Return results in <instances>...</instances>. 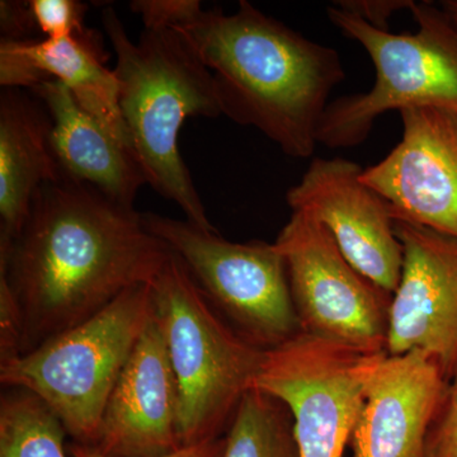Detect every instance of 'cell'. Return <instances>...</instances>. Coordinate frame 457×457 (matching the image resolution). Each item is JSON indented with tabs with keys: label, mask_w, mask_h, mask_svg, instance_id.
<instances>
[{
	"label": "cell",
	"mask_w": 457,
	"mask_h": 457,
	"mask_svg": "<svg viewBox=\"0 0 457 457\" xmlns=\"http://www.w3.org/2000/svg\"><path fill=\"white\" fill-rule=\"evenodd\" d=\"M425 352L386 354L366 387L353 435V457H426V441L447 385Z\"/></svg>",
	"instance_id": "14"
},
{
	"label": "cell",
	"mask_w": 457,
	"mask_h": 457,
	"mask_svg": "<svg viewBox=\"0 0 457 457\" xmlns=\"http://www.w3.org/2000/svg\"><path fill=\"white\" fill-rule=\"evenodd\" d=\"M102 23L116 54L112 71L123 122L147 185L179 204L186 220L218 231L179 146L180 128L188 117L222 114L212 71L177 29H144L134 42L112 7L102 11Z\"/></svg>",
	"instance_id": "3"
},
{
	"label": "cell",
	"mask_w": 457,
	"mask_h": 457,
	"mask_svg": "<svg viewBox=\"0 0 457 457\" xmlns=\"http://www.w3.org/2000/svg\"><path fill=\"white\" fill-rule=\"evenodd\" d=\"M104 46L101 33L90 29L57 41H2L0 84L3 88L31 89L45 80H59L134 154L120 107L119 82L104 65L108 54Z\"/></svg>",
	"instance_id": "15"
},
{
	"label": "cell",
	"mask_w": 457,
	"mask_h": 457,
	"mask_svg": "<svg viewBox=\"0 0 457 457\" xmlns=\"http://www.w3.org/2000/svg\"><path fill=\"white\" fill-rule=\"evenodd\" d=\"M386 354L300 332L266 351L254 387L290 411L299 457H345L370 378Z\"/></svg>",
	"instance_id": "8"
},
{
	"label": "cell",
	"mask_w": 457,
	"mask_h": 457,
	"mask_svg": "<svg viewBox=\"0 0 457 457\" xmlns=\"http://www.w3.org/2000/svg\"><path fill=\"white\" fill-rule=\"evenodd\" d=\"M51 119L36 96L3 88L0 95V249L25 227L36 192L62 177L50 146Z\"/></svg>",
	"instance_id": "17"
},
{
	"label": "cell",
	"mask_w": 457,
	"mask_h": 457,
	"mask_svg": "<svg viewBox=\"0 0 457 457\" xmlns=\"http://www.w3.org/2000/svg\"><path fill=\"white\" fill-rule=\"evenodd\" d=\"M414 0H341L333 5L356 14L375 29L389 31V18L403 9H411Z\"/></svg>",
	"instance_id": "24"
},
{
	"label": "cell",
	"mask_w": 457,
	"mask_h": 457,
	"mask_svg": "<svg viewBox=\"0 0 457 457\" xmlns=\"http://www.w3.org/2000/svg\"><path fill=\"white\" fill-rule=\"evenodd\" d=\"M221 457H299L290 411L261 390H249L237 407Z\"/></svg>",
	"instance_id": "19"
},
{
	"label": "cell",
	"mask_w": 457,
	"mask_h": 457,
	"mask_svg": "<svg viewBox=\"0 0 457 457\" xmlns=\"http://www.w3.org/2000/svg\"><path fill=\"white\" fill-rule=\"evenodd\" d=\"M29 90L49 112L51 152L62 177L134 206L146 180L130 149L87 112L59 80H45Z\"/></svg>",
	"instance_id": "16"
},
{
	"label": "cell",
	"mask_w": 457,
	"mask_h": 457,
	"mask_svg": "<svg viewBox=\"0 0 457 457\" xmlns=\"http://www.w3.org/2000/svg\"><path fill=\"white\" fill-rule=\"evenodd\" d=\"M66 429L40 398L23 387H5L0 398V457H68Z\"/></svg>",
	"instance_id": "18"
},
{
	"label": "cell",
	"mask_w": 457,
	"mask_h": 457,
	"mask_svg": "<svg viewBox=\"0 0 457 457\" xmlns=\"http://www.w3.org/2000/svg\"><path fill=\"white\" fill-rule=\"evenodd\" d=\"M174 29L212 71L222 114L257 129L291 158L314 154L330 95L345 79L338 51L245 0L236 13L203 11Z\"/></svg>",
	"instance_id": "2"
},
{
	"label": "cell",
	"mask_w": 457,
	"mask_h": 457,
	"mask_svg": "<svg viewBox=\"0 0 457 457\" xmlns=\"http://www.w3.org/2000/svg\"><path fill=\"white\" fill-rule=\"evenodd\" d=\"M36 25L45 40H62L86 31L84 17L88 5L75 0H31Z\"/></svg>",
	"instance_id": "20"
},
{
	"label": "cell",
	"mask_w": 457,
	"mask_h": 457,
	"mask_svg": "<svg viewBox=\"0 0 457 457\" xmlns=\"http://www.w3.org/2000/svg\"><path fill=\"white\" fill-rule=\"evenodd\" d=\"M22 321L16 299L4 278H0V366L22 354Z\"/></svg>",
	"instance_id": "23"
},
{
	"label": "cell",
	"mask_w": 457,
	"mask_h": 457,
	"mask_svg": "<svg viewBox=\"0 0 457 457\" xmlns=\"http://www.w3.org/2000/svg\"><path fill=\"white\" fill-rule=\"evenodd\" d=\"M426 457H457V370L427 436Z\"/></svg>",
	"instance_id": "21"
},
{
	"label": "cell",
	"mask_w": 457,
	"mask_h": 457,
	"mask_svg": "<svg viewBox=\"0 0 457 457\" xmlns=\"http://www.w3.org/2000/svg\"><path fill=\"white\" fill-rule=\"evenodd\" d=\"M403 270L387 312V354L425 352L447 380L457 370V237L394 220Z\"/></svg>",
	"instance_id": "12"
},
{
	"label": "cell",
	"mask_w": 457,
	"mask_h": 457,
	"mask_svg": "<svg viewBox=\"0 0 457 457\" xmlns=\"http://www.w3.org/2000/svg\"><path fill=\"white\" fill-rule=\"evenodd\" d=\"M441 7L457 26V0H445L441 3Z\"/></svg>",
	"instance_id": "27"
},
{
	"label": "cell",
	"mask_w": 457,
	"mask_h": 457,
	"mask_svg": "<svg viewBox=\"0 0 457 457\" xmlns=\"http://www.w3.org/2000/svg\"><path fill=\"white\" fill-rule=\"evenodd\" d=\"M225 444H227V440H225V436H222V437L213 438V440L182 446L163 457H221ZM68 451L71 457H112L104 455L96 447L77 444V442H71V445L68 446Z\"/></svg>",
	"instance_id": "26"
},
{
	"label": "cell",
	"mask_w": 457,
	"mask_h": 457,
	"mask_svg": "<svg viewBox=\"0 0 457 457\" xmlns=\"http://www.w3.org/2000/svg\"><path fill=\"white\" fill-rule=\"evenodd\" d=\"M403 137L362 182L389 204L393 220L457 237V112L436 107L400 111Z\"/></svg>",
	"instance_id": "11"
},
{
	"label": "cell",
	"mask_w": 457,
	"mask_h": 457,
	"mask_svg": "<svg viewBox=\"0 0 457 457\" xmlns=\"http://www.w3.org/2000/svg\"><path fill=\"white\" fill-rule=\"evenodd\" d=\"M96 449L163 457L180 449L179 390L154 312L108 399Z\"/></svg>",
	"instance_id": "13"
},
{
	"label": "cell",
	"mask_w": 457,
	"mask_h": 457,
	"mask_svg": "<svg viewBox=\"0 0 457 457\" xmlns=\"http://www.w3.org/2000/svg\"><path fill=\"white\" fill-rule=\"evenodd\" d=\"M153 314L139 285L79 326L0 366V383L40 396L77 444L96 446L114 385Z\"/></svg>",
	"instance_id": "6"
},
{
	"label": "cell",
	"mask_w": 457,
	"mask_h": 457,
	"mask_svg": "<svg viewBox=\"0 0 457 457\" xmlns=\"http://www.w3.org/2000/svg\"><path fill=\"white\" fill-rule=\"evenodd\" d=\"M416 33L375 29L356 14L329 5L327 16L359 42L374 62V87L330 102L318 130V144L347 149L362 144L378 116L389 111L436 107L457 112V26L441 5L414 2Z\"/></svg>",
	"instance_id": "5"
},
{
	"label": "cell",
	"mask_w": 457,
	"mask_h": 457,
	"mask_svg": "<svg viewBox=\"0 0 457 457\" xmlns=\"http://www.w3.org/2000/svg\"><path fill=\"white\" fill-rule=\"evenodd\" d=\"M363 168L347 159L314 158L286 195L293 212L320 222L345 257L385 293H395L403 246L389 204L362 182Z\"/></svg>",
	"instance_id": "10"
},
{
	"label": "cell",
	"mask_w": 457,
	"mask_h": 457,
	"mask_svg": "<svg viewBox=\"0 0 457 457\" xmlns=\"http://www.w3.org/2000/svg\"><path fill=\"white\" fill-rule=\"evenodd\" d=\"M130 8L140 14L145 29H176L204 11L197 0H135Z\"/></svg>",
	"instance_id": "22"
},
{
	"label": "cell",
	"mask_w": 457,
	"mask_h": 457,
	"mask_svg": "<svg viewBox=\"0 0 457 457\" xmlns=\"http://www.w3.org/2000/svg\"><path fill=\"white\" fill-rule=\"evenodd\" d=\"M152 299L179 390L180 446L222 437L253 389L266 350L228 323L171 252Z\"/></svg>",
	"instance_id": "4"
},
{
	"label": "cell",
	"mask_w": 457,
	"mask_h": 457,
	"mask_svg": "<svg viewBox=\"0 0 457 457\" xmlns=\"http://www.w3.org/2000/svg\"><path fill=\"white\" fill-rule=\"evenodd\" d=\"M37 29L29 2H0V29L2 41L35 40L31 36Z\"/></svg>",
	"instance_id": "25"
},
{
	"label": "cell",
	"mask_w": 457,
	"mask_h": 457,
	"mask_svg": "<svg viewBox=\"0 0 457 457\" xmlns=\"http://www.w3.org/2000/svg\"><path fill=\"white\" fill-rule=\"evenodd\" d=\"M170 255L134 206L65 177L44 183L20 236L0 249V278L22 321V354L135 286L152 285Z\"/></svg>",
	"instance_id": "1"
},
{
	"label": "cell",
	"mask_w": 457,
	"mask_h": 457,
	"mask_svg": "<svg viewBox=\"0 0 457 457\" xmlns=\"http://www.w3.org/2000/svg\"><path fill=\"white\" fill-rule=\"evenodd\" d=\"M144 224L177 255L222 317L263 348L302 332L284 257L275 243H233L188 220L143 213Z\"/></svg>",
	"instance_id": "7"
},
{
	"label": "cell",
	"mask_w": 457,
	"mask_h": 457,
	"mask_svg": "<svg viewBox=\"0 0 457 457\" xmlns=\"http://www.w3.org/2000/svg\"><path fill=\"white\" fill-rule=\"evenodd\" d=\"M275 245L302 332L354 350L386 352L392 295L352 266L326 227L293 212Z\"/></svg>",
	"instance_id": "9"
}]
</instances>
